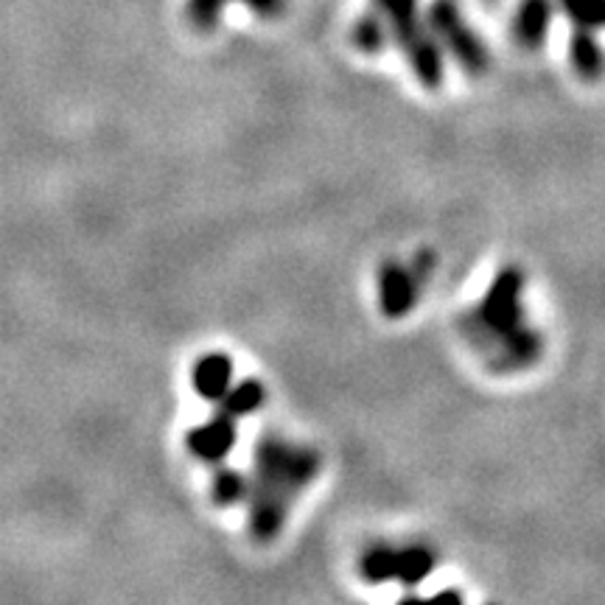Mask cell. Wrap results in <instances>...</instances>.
I'll return each mask as SVG.
<instances>
[{
    "label": "cell",
    "instance_id": "cell-1",
    "mask_svg": "<svg viewBox=\"0 0 605 605\" xmlns=\"http://www.w3.org/2000/svg\"><path fill=\"white\" fill-rule=\"evenodd\" d=\"M323 454L314 446L292 443L281 434H264L255 443L253 472L247 491V530L258 544H269L281 535L289 510L319 477Z\"/></svg>",
    "mask_w": 605,
    "mask_h": 605
},
{
    "label": "cell",
    "instance_id": "cell-2",
    "mask_svg": "<svg viewBox=\"0 0 605 605\" xmlns=\"http://www.w3.org/2000/svg\"><path fill=\"white\" fill-rule=\"evenodd\" d=\"M524 278L522 267H504L491 281L479 306L465 312L459 317V334L474 351L491 359L497 345L522 325H527L524 317Z\"/></svg>",
    "mask_w": 605,
    "mask_h": 605
},
{
    "label": "cell",
    "instance_id": "cell-3",
    "mask_svg": "<svg viewBox=\"0 0 605 605\" xmlns=\"http://www.w3.org/2000/svg\"><path fill=\"white\" fill-rule=\"evenodd\" d=\"M373 9L387 20L389 37L407 57L415 79L427 90H438L446 77L443 48L418 14V0H373Z\"/></svg>",
    "mask_w": 605,
    "mask_h": 605
},
{
    "label": "cell",
    "instance_id": "cell-4",
    "mask_svg": "<svg viewBox=\"0 0 605 605\" xmlns=\"http://www.w3.org/2000/svg\"><path fill=\"white\" fill-rule=\"evenodd\" d=\"M427 26L443 54H449L468 77H482L491 68L488 45L468 26L457 0H432L427 9Z\"/></svg>",
    "mask_w": 605,
    "mask_h": 605
},
{
    "label": "cell",
    "instance_id": "cell-5",
    "mask_svg": "<svg viewBox=\"0 0 605 605\" xmlns=\"http://www.w3.org/2000/svg\"><path fill=\"white\" fill-rule=\"evenodd\" d=\"M379 289V309L387 319H404L421 300V283L412 275L409 264L384 261L376 275Z\"/></svg>",
    "mask_w": 605,
    "mask_h": 605
},
{
    "label": "cell",
    "instance_id": "cell-6",
    "mask_svg": "<svg viewBox=\"0 0 605 605\" xmlns=\"http://www.w3.org/2000/svg\"><path fill=\"white\" fill-rule=\"evenodd\" d=\"M236 418L217 409L208 421H202L199 427H194L191 432L185 434V446H188L191 457H197L199 463L219 465L230 457V452L236 446Z\"/></svg>",
    "mask_w": 605,
    "mask_h": 605
},
{
    "label": "cell",
    "instance_id": "cell-7",
    "mask_svg": "<svg viewBox=\"0 0 605 605\" xmlns=\"http://www.w3.org/2000/svg\"><path fill=\"white\" fill-rule=\"evenodd\" d=\"M555 0H519L513 12V39L527 51H538L552 28Z\"/></svg>",
    "mask_w": 605,
    "mask_h": 605
},
{
    "label": "cell",
    "instance_id": "cell-8",
    "mask_svg": "<svg viewBox=\"0 0 605 605\" xmlns=\"http://www.w3.org/2000/svg\"><path fill=\"white\" fill-rule=\"evenodd\" d=\"M228 3H244L258 18H278L287 9V0H188L185 18L197 32H213L219 26V14Z\"/></svg>",
    "mask_w": 605,
    "mask_h": 605
},
{
    "label": "cell",
    "instance_id": "cell-9",
    "mask_svg": "<svg viewBox=\"0 0 605 605\" xmlns=\"http://www.w3.org/2000/svg\"><path fill=\"white\" fill-rule=\"evenodd\" d=\"M191 384L194 393H197L199 398L219 404L222 402V395L230 389V384H233V359L222 351L199 357L191 370Z\"/></svg>",
    "mask_w": 605,
    "mask_h": 605
},
{
    "label": "cell",
    "instance_id": "cell-10",
    "mask_svg": "<svg viewBox=\"0 0 605 605\" xmlns=\"http://www.w3.org/2000/svg\"><path fill=\"white\" fill-rule=\"evenodd\" d=\"M569 59H572L574 73L586 82H594L605 73V51L600 48L592 28L574 26L572 39H569Z\"/></svg>",
    "mask_w": 605,
    "mask_h": 605
},
{
    "label": "cell",
    "instance_id": "cell-11",
    "mask_svg": "<svg viewBox=\"0 0 605 605\" xmlns=\"http://www.w3.org/2000/svg\"><path fill=\"white\" fill-rule=\"evenodd\" d=\"M438 567V552L429 544H407L395 552V580L404 586H418Z\"/></svg>",
    "mask_w": 605,
    "mask_h": 605
},
{
    "label": "cell",
    "instance_id": "cell-12",
    "mask_svg": "<svg viewBox=\"0 0 605 605\" xmlns=\"http://www.w3.org/2000/svg\"><path fill=\"white\" fill-rule=\"evenodd\" d=\"M351 43L359 54H368V57H376L393 43L389 37V26L387 20L376 12V9H370V12L359 14L357 23L351 28Z\"/></svg>",
    "mask_w": 605,
    "mask_h": 605
},
{
    "label": "cell",
    "instance_id": "cell-13",
    "mask_svg": "<svg viewBox=\"0 0 605 605\" xmlns=\"http://www.w3.org/2000/svg\"><path fill=\"white\" fill-rule=\"evenodd\" d=\"M267 404V387L258 379H244L238 384H230L228 393L222 395V402L217 404L222 412L233 415V418H247V415L258 412Z\"/></svg>",
    "mask_w": 605,
    "mask_h": 605
},
{
    "label": "cell",
    "instance_id": "cell-14",
    "mask_svg": "<svg viewBox=\"0 0 605 605\" xmlns=\"http://www.w3.org/2000/svg\"><path fill=\"white\" fill-rule=\"evenodd\" d=\"M395 552H398V547H393V544H370L359 558V574L364 583L379 586V583L395 580Z\"/></svg>",
    "mask_w": 605,
    "mask_h": 605
},
{
    "label": "cell",
    "instance_id": "cell-15",
    "mask_svg": "<svg viewBox=\"0 0 605 605\" xmlns=\"http://www.w3.org/2000/svg\"><path fill=\"white\" fill-rule=\"evenodd\" d=\"M249 491V477L238 468H217L211 479V499L219 508H233V504H242L247 499Z\"/></svg>",
    "mask_w": 605,
    "mask_h": 605
},
{
    "label": "cell",
    "instance_id": "cell-16",
    "mask_svg": "<svg viewBox=\"0 0 605 605\" xmlns=\"http://www.w3.org/2000/svg\"><path fill=\"white\" fill-rule=\"evenodd\" d=\"M578 28H605V0H558Z\"/></svg>",
    "mask_w": 605,
    "mask_h": 605
},
{
    "label": "cell",
    "instance_id": "cell-17",
    "mask_svg": "<svg viewBox=\"0 0 605 605\" xmlns=\"http://www.w3.org/2000/svg\"><path fill=\"white\" fill-rule=\"evenodd\" d=\"M409 269H412V275L418 278V283L427 287V283L432 281L434 269H438V255H434V249H418V253L412 255V261H409Z\"/></svg>",
    "mask_w": 605,
    "mask_h": 605
}]
</instances>
